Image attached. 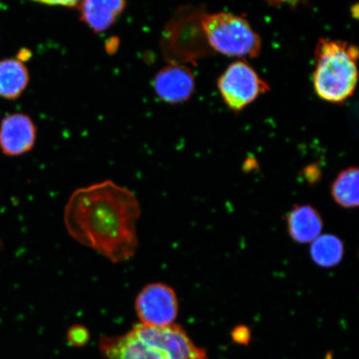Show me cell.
I'll list each match as a JSON object with an SVG mask.
<instances>
[{
	"label": "cell",
	"mask_w": 359,
	"mask_h": 359,
	"mask_svg": "<svg viewBox=\"0 0 359 359\" xmlns=\"http://www.w3.org/2000/svg\"><path fill=\"white\" fill-rule=\"evenodd\" d=\"M359 170L350 167L340 172L331 187V195L341 208H356L359 204Z\"/></svg>",
	"instance_id": "7c38bea8"
},
{
	"label": "cell",
	"mask_w": 359,
	"mask_h": 359,
	"mask_svg": "<svg viewBox=\"0 0 359 359\" xmlns=\"http://www.w3.org/2000/svg\"><path fill=\"white\" fill-rule=\"evenodd\" d=\"M152 88L161 101L172 105L181 104L194 93L196 79L189 67L170 64L155 75Z\"/></svg>",
	"instance_id": "ba28073f"
},
{
	"label": "cell",
	"mask_w": 359,
	"mask_h": 359,
	"mask_svg": "<svg viewBox=\"0 0 359 359\" xmlns=\"http://www.w3.org/2000/svg\"><path fill=\"white\" fill-rule=\"evenodd\" d=\"M36 3L49 6H62L67 8H77L81 0H31Z\"/></svg>",
	"instance_id": "9a60e30c"
},
{
	"label": "cell",
	"mask_w": 359,
	"mask_h": 359,
	"mask_svg": "<svg viewBox=\"0 0 359 359\" xmlns=\"http://www.w3.org/2000/svg\"><path fill=\"white\" fill-rule=\"evenodd\" d=\"M314 91L318 97L340 104L352 97L358 83V48L342 40L320 39L314 50Z\"/></svg>",
	"instance_id": "3957f363"
},
{
	"label": "cell",
	"mask_w": 359,
	"mask_h": 359,
	"mask_svg": "<svg viewBox=\"0 0 359 359\" xmlns=\"http://www.w3.org/2000/svg\"><path fill=\"white\" fill-rule=\"evenodd\" d=\"M127 6V0H81L80 20L95 34L105 32L115 24Z\"/></svg>",
	"instance_id": "9c48e42d"
},
{
	"label": "cell",
	"mask_w": 359,
	"mask_h": 359,
	"mask_svg": "<svg viewBox=\"0 0 359 359\" xmlns=\"http://www.w3.org/2000/svg\"><path fill=\"white\" fill-rule=\"evenodd\" d=\"M219 94L226 105L239 112L269 91V84L245 61H236L227 67L218 79Z\"/></svg>",
	"instance_id": "5b68a950"
},
{
	"label": "cell",
	"mask_w": 359,
	"mask_h": 359,
	"mask_svg": "<svg viewBox=\"0 0 359 359\" xmlns=\"http://www.w3.org/2000/svg\"><path fill=\"white\" fill-rule=\"evenodd\" d=\"M2 248H3V244H2L1 240H0V251H1Z\"/></svg>",
	"instance_id": "e0dca14e"
},
{
	"label": "cell",
	"mask_w": 359,
	"mask_h": 359,
	"mask_svg": "<svg viewBox=\"0 0 359 359\" xmlns=\"http://www.w3.org/2000/svg\"><path fill=\"white\" fill-rule=\"evenodd\" d=\"M37 140V127L29 115L17 112L0 123V151L4 156L18 157L33 150Z\"/></svg>",
	"instance_id": "52a82bcc"
},
{
	"label": "cell",
	"mask_w": 359,
	"mask_h": 359,
	"mask_svg": "<svg viewBox=\"0 0 359 359\" xmlns=\"http://www.w3.org/2000/svg\"><path fill=\"white\" fill-rule=\"evenodd\" d=\"M135 311L141 324L164 327L174 324L179 311L176 292L161 282L143 287L135 299Z\"/></svg>",
	"instance_id": "8992f818"
},
{
	"label": "cell",
	"mask_w": 359,
	"mask_h": 359,
	"mask_svg": "<svg viewBox=\"0 0 359 359\" xmlns=\"http://www.w3.org/2000/svg\"><path fill=\"white\" fill-rule=\"evenodd\" d=\"M287 231L299 244H308L321 235L324 222L320 212L309 205H294L286 215Z\"/></svg>",
	"instance_id": "30bf717a"
},
{
	"label": "cell",
	"mask_w": 359,
	"mask_h": 359,
	"mask_svg": "<svg viewBox=\"0 0 359 359\" xmlns=\"http://www.w3.org/2000/svg\"><path fill=\"white\" fill-rule=\"evenodd\" d=\"M344 245L338 236L332 234L320 235L312 242L311 255L317 266L331 268L342 262Z\"/></svg>",
	"instance_id": "4fadbf2b"
},
{
	"label": "cell",
	"mask_w": 359,
	"mask_h": 359,
	"mask_svg": "<svg viewBox=\"0 0 359 359\" xmlns=\"http://www.w3.org/2000/svg\"><path fill=\"white\" fill-rule=\"evenodd\" d=\"M200 22L202 34L215 52L241 58L259 55L262 39L244 17L226 12L201 13Z\"/></svg>",
	"instance_id": "277c9868"
},
{
	"label": "cell",
	"mask_w": 359,
	"mask_h": 359,
	"mask_svg": "<svg viewBox=\"0 0 359 359\" xmlns=\"http://www.w3.org/2000/svg\"><path fill=\"white\" fill-rule=\"evenodd\" d=\"M140 202L135 193L111 180L79 188L65 208L69 235L111 263L132 259L139 242Z\"/></svg>",
	"instance_id": "6da1fadb"
},
{
	"label": "cell",
	"mask_w": 359,
	"mask_h": 359,
	"mask_svg": "<svg viewBox=\"0 0 359 359\" xmlns=\"http://www.w3.org/2000/svg\"><path fill=\"white\" fill-rule=\"evenodd\" d=\"M266 1L273 6H287L294 8L297 7L303 0H266Z\"/></svg>",
	"instance_id": "2e32d148"
},
{
	"label": "cell",
	"mask_w": 359,
	"mask_h": 359,
	"mask_svg": "<svg viewBox=\"0 0 359 359\" xmlns=\"http://www.w3.org/2000/svg\"><path fill=\"white\" fill-rule=\"evenodd\" d=\"M100 348L105 359H208L181 326L164 327L141 323L120 336L105 337Z\"/></svg>",
	"instance_id": "7a4b0ae2"
},
{
	"label": "cell",
	"mask_w": 359,
	"mask_h": 359,
	"mask_svg": "<svg viewBox=\"0 0 359 359\" xmlns=\"http://www.w3.org/2000/svg\"><path fill=\"white\" fill-rule=\"evenodd\" d=\"M67 339L74 346H82L88 340V332L83 326L74 325L67 332Z\"/></svg>",
	"instance_id": "5bb4252c"
},
{
	"label": "cell",
	"mask_w": 359,
	"mask_h": 359,
	"mask_svg": "<svg viewBox=\"0 0 359 359\" xmlns=\"http://www.w3.org/2000/svg\"><path fill=\"white\" fill-rule=\"evenodd\" d=\"M29 82V70L20 58L0 61V97L17 100L25 91Z\"/></svg>",
	"instance_id": "8fae6325"
}]
</instances>
